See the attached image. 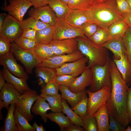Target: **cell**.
I'll return each instance as SVG.
<instances>
[{"label":"cell","mask_w":131,"mask_h":131,"mask_svg":"<svg viewBox=\"0 0 131 131\" xmlns=\"http://www.w3.org/2000/svg\"><path fill=\"white\" fill-rule=\"evenodd\" d=\"M110 70L112 89L106 104L109 114L126 128L130 123L126 106L129 87L113 60L110 62Z\"/></svg>","instance_id":"6da1fadb"},{"label":"cell","mask_w":131,"mask_h":131,"mask_svg":"<svg viewBox=\"0 0 131 131\" xmlns=\"http://www.w3.org/2000/svg\"><path fill=\"white\" fill-rule=\"evenodd\" d=\"M93 22L98 26L108 28L112 24L123 20V14L118 10L115 0H96L89 8Z\"/></svg>","instance_id":"7a4b0ae2"},{"label":"cell","mask_w":131,"mask_h":131,"mask_svg":"<svg viewBox=\"0 0 131 131\" xmlns=\"http://www.w3.org/2000/svg\"><path fill=\"white\" fill-rule=\"evenodd\" d=\"M76 38L78 49L88 59L87 68L106 64L109 57L107 49L95 44L87 37H79Z\"/></svg>","instance_id":"3957f363"},{"label":"cell","mask_w":131,"mask_h":131,"mask_svg":"<svg viewBox=\"0 0 131 131\" xmlns=\"http://www.w3.org/2000/svg\"><path fill=\"white\" fill-rule=\"evenodd\" d=\"M111 59L108 58L106 64L104 65H97L92 67V79L91 84L88 90L95 92L105 87L112 89L110 63Z\"/></svg>","instance_id":"277c9868"},{"label":"cell","mask_w":131,"mask_h":131,"mask_svg":"<svg viewBox=\"0 0 131 131\" xmlns=\"http://www.w3.org/2000/svg\"><path fill=\"white\" fill-rule=\"evenodd\" d=\"M10 51L14 54L16 59L23 65L26 72L29 74H32L34 67H36L42 61L32 50L21 49L14 42L11 43Z\"/></svg>","instance_id":"5b68a950"},{"label":"cell","mask_w":131,"mask_h":131,"mask_svg":"<svg viewBox=\"0 0 131 131\" xmlns=\"http://www.w3.org/2000/svg\"><path fill=\"white\" fill-rule=\"evenodd\" d=\"M53 39L62 40L75 38L78 37H87L83 33L80 28L71 25L64 19H57L54 26Z\"/></svg>","instance_id":"8992f818"},{"label":"cell","mask_w":131,"mask_h":131,"mask_svg":"<svg viewBox=\"0 0 131 131\" xmlns=\"http://www.w3.org/2000/svg\"><path fill=\"white\" fill-rule=\"evenodd\" d=\"M40 96L36 91L31 89L21 94L15 103V107L28 121L32 120L33 117L31 112L32 105Z\"/></svg>","instance_id":"52a82bcc"},{"label":"cell","mask_w":131,"mask_h":131,"mask_svg":"<svg viewBox=\"0 0 131 131\" xmlns=\"http://www.w3.org/2000/svg\"><path fill=\"white\" fill-rule=\"evenodd\" d=\"M89 96L87 115H93L102 106L106 104L110 96L111 90L105 87L95 92L88 90Z\"/></svg>","instance_id":"ba28073f"},{"label":"cell","mask_w":131,"mask_h":131,"mask_svg":"<svg viewBox=\"0 0 131 131\" xmlns=\"http://www.w3.org/2000/svg\"><path fill=\"white\" fill-rule=\"evenodd\" d=\"M23 31L20 22L11 15H7L0 32V36L11 43L21 36Z\"/></svg>","instance_id":"9c48e42d"},{"label":"cell","mask_w":131,"mask_h":131,"mask_svg":"<svg viewBox=\"0 0 131 131\" xmlns=\"http://www.w3.org/2000/svg\"><path fill=\"white\" fill-rule=\"evenodd\" d=\"M78 49L68 54L56 55L43 60L37 66H41L56 69L66 63L73 62L84 57Z\"/></svg>","instance_id":"30bf717a"},{"label":"cell","mask_w":131,"mask_h":131,"mask_svg":"<svg viewBox=\"0 0 131 131\" xmlns=\"http://www.w3.org/2000/svg\"><path fill=\"white\" fill-rule=\"evenodd\" d=\"M88 59L84 57L75 61L66 63L56 69L57 76L69 75L74 77L81 74L86 68Z\"/></svg>","instance_id":"8fae6325"},{"label":"cell","mask_w":131,"mask_h":131,"mask_svg":"<svg viewBox=\"0 0 131 131\" xmlns=\"http://www.w3.org/2000/svg\"><path fill=\"white\" fill-rule=\"evenodd\" d=\"M9 4L3 6V9L20 22L28 10L33 6L28 0H9Z\"/></svg>","instance_id":"7c38bea8"},{"label":"cell","mask_w":131,"mask_h":131,"mask_svg":"<svg viewBox=\"0 0 131 131\" xmlns=\"http://www.w3.org/2000/svg\"><path fill=\"white\" fill-rule=\"evenodd\" d=\"M0 65L15 76L27 80L29 78L27 73L17 62L14 54L10 51L0 56Z\"/></svg>","instance_id":"4fadbf2b"},{"label":"cell","mask_w":131,"mask_h":131,"mask_svg":"<svg viewBox=\"0 0 131 131\" xmlns=\"http://www.w3.org/2000/svg\"><path fill=\"white\" fill-rule=\"evenodd\" d=\"M48 44L56 55L70 54L78 50V42L76 38L54 39Z\"/></svg>","instance_id":"5bb4252c"},{"label":"cell","mask_w":131,"mask_h":131,"mask_svg":"<svg viewBox=\"0 0 131 131\" xmlns=\"http://www.w3.org/2000/svg\"><path fill=\"white\" fill-rule=\"evenodd\" d=\"M28 14L30 16L52 26L55 25L57 21L56 14L47 5L32 8L28 11Z\"/></svg>","instance_id":"9a60e30c"},{"label":"cell","mask_w":131,"mask_h":131,"mask_svg":"<svg viewBox=\"0 0 131 131\" xmlns=\"http://www.w3.org/2000/svg\"><path fill=\"white\" fill-rule=\"evenodd\" d=\"M69 24L80 28L84 24L93 22L89 10H71L64 18Z\"/></svg>","instance_id":"2e32d148"},{"label":"cell","mask_w":131,"mask_h":131,"mask_svg":"<svg viewBox=\"0 0 131 131\" xmlns=\"http://www.w3.org/2000/svg\"><path fill=\"white\" fill-rule=\"evenodd\" d=\"M92 79L91 68L87 67L80 76L74 78L68 86V88L73 92H79L85 89L86 87L90 85Z\"/></svg>","instance_id":"e0dca14e"},{"label":"cell","mask_w":131,"mask_h":131,"mask_svg":"<svg viewBox=\"0 0 131 131\" xmlns=\"http://www.w3.org/2000/svg\"><path fill=\"white\" fill-rule=\"evenodd\" d=\"M0 91V99L7 109L9 105L16 102L21 95L12 85L7 82Z\"/></svg>","instance_id":"ac0fdd59"},{"label":"cell","mask_w":131,"mask_h":131,"mask_svg":"<svg viewBox=\"0 0 131 131\" xmlns=\"http://www.w3.org/2000/svg\"><path fill=\"white\" fill-rule=\"evenodd\" d=\"M123 37L112 38L101 46L111 51L113 54L114 59H120L126 54Z\"/></svg>","instance_id":"d6986e66"},{"label":"cell","mask_w":131,"mask_h":131,"mask_svg":"<svg viewBox=\"0 0 131 131\" xmlns=\"http://www.w3.org/2000/svg\"><path fill=\"white\" fill-rule=\"evenodd\" d=\"M2 71L6 82L12 85L21 94L26 91L31 89L28 86L26 80L15 76L4 67H3Z\"/></svg>","instance_id":"ffe728a7"},{"label":"cell","mask_w":131,"mask_h":131,"mask_svg":"<svg viewBox=\"0 0 131 131\" xmlns=\"http://www.w3.org/2000/svg\"><path fill=\"white\" fill-rule=\"evenodd\" d=\"M59 89L61 92L62 98L66 100L72 107L75 106L87 93L85 89L79 92L74 93L71 91L68 86L62 85H59Z\"/></svg>","instance_id":"44dd1931"},{"label":"cell","mask_w":131,"mask_h":131,"mask_svg":"<svg viewBox=\"0 0 131 131\" xmlns=\"http://www.w3.org/2000/svg\"><path fill=\"white\" fill-rule=\"evenodd\" d=\"M128 86L131 84V63L126 54L120 59L113 60Z\"/></svg>","instance_id":"7402d4cb"},{"label":"cell","mask_w":131,"mask_h":131,"mask_svg":"<svg viewBox=\"0 0 131 131\" xmlns=\"http://www.w3.org/2000/svg\"><path fill=\"white\" fill-rule=\"evenodd\" d=\"M93 115L97 121L98 131H109L110 130L109 113L106 104L100 108Z\"/></svg>","instance_id":"603a6c76"},{"label":"cell","mask_w":131,"mask_h":131,"mask_svg":"<svg viewBox=\"0 0 131 131\" xmlns=\"http://www.w3.org/2000/svg\"><path fill=\"white\" fill-rule=\"evenodd\" d=\"M40 96L32 107L31 111L34 115H40L42 120L46 123L48 119L47 112L50 110V107L49 103L46 102L45 98Z\"/></svg>","instance_id":"cb8c5ba5"},{"label":"cell","mask_w":131,"mask_h":131,"mask_svg":"<svg viewBox=\"0 0 131 131\" xmlns=\"http://www.w3.org/2000/svg\"><path fill=\"white\" fill-rule=\"evenodd\" d=\"M48 5L55 12L57 19H64L71 10L67 4L60 0H48Z\"/></svg>","instance_id":"d4e9b609"},{"label":"cell","mask_w":131,"mask_h":131,"mask_svg":"<svg viewBox=\"0 0 131 131\" xmlns=\"http://www.w3.org/2000/svg\"><path fill=\"white\" fill-rule=\"evenodd\" d=\"M35 72L36 76L41 79L46 84L54 79L57 76L56 69L47 67L36 66Z\"/></svg>","instance_id":"484cf974"},{"label":"cell","mask_w":131,"mask_h":131,"mask_svg":"<svg viewBox=\"0 0 131 131\" xmlns=\"http://www.w3.org/2000/svg\"><path fill=\"white\" fill-rule=\"evenodd\" d=\"M129 26L124 20L116 21L108 28L110 39L116 37H123Z\"/></svg>","instance_id":"4316f807"},{"label":"cell","mask_w":131,"mask_h":131,"mask_svg":"<svg viewBox=\"0 0 131 131\" xmlns=\"http://www.w3.org/2000/svg\"><path fill=\"white\" fill-rule=\"evenodd\" d=\"M47 116L50 120L59 125L61 131H65V129L72 123L69 118L62 112H50L48 114Z\"/></svg>","instance_id":"83f0119b"},{"label":"cell","mask_w":131,"mask_h":131,"mask_svg":"<svg viewBox=\"0 0 131 131\" xmlns=\"http://www.w3.org/2000/svg\"><path fill=\"white\" fill-rule=\"evenodd\" d=\"M108 28L98 26L95 33L89 38L95 44L101 46L110 39Z\"/></svg>","instance_id":"f1b7e54d"},{"label":"cell","mask_w":131,"mask_h":131,"mask_svg":"<svg viewBox=\"0 0 131 131\" xmlns=\"http://www.w3.org/2000/svg\"><path fill=\"white\" fill-rule=\"evenodd\" d=\"M16 105L15 103L10 104L7 109L8 113L3 128L4 131H18L16 125L14 112Z\"/></svg>","instance_id":"f546056e"},{"label":"cell","mask_w":131,"mask_h":131,"mask_svg":"<svg viewBox=\"0 0 131 131\" xmlns=\"http://www.w3.org/2000/svg\"><path fill=\"white\" fill-rule=\"evenodd\" d=\"M54 26L36 31V41L38 44H48L54 40Z\"/></svg>","instance_id":"4dcf8cb0"},{"label":"cell","mask_w":131,"mask_h":131,"mask_svg":"<svg viewBox=\"0 0 131 131\" xmlns=\"http://www.w3.org/2000/svg\"><path fill=\"white\" fill-rule=\"evenodd\" d=\"M32 50L42 61L56 55L48 44H38Z\"/></svg>","instance_id":"1f68e13d"},{"label":"cell","mask_w":131,"mask_h":131,"mask_svg":"<svg viewBox=\"0 0 131 131\" xmlns=\"http://www.w3.org/2000/svg\"><path fill=\"white\" fill-rule=\"evenodd\" d=\"M20 24L23 30L31 28L36 31L44 29L51 25L31 16L20 22Z\"/></svg>","instance_id":"d6a6232c"},{"label":"cell","mask_w":131,"mask_h":131,"mask_svg":"<svg viewBox=\"0 0 131 131\" xmlns=\"http://www.w3.org/2000/svg\"><path fill=\"white\" fill-rule=\"evenodd\" d=\"M14 114L16 125L18 131H35V129L28 122V121L15 107Z\"/></svg>","instance_id":"836d02e7"},{"label":"cell","mask_w":131,"mask_h":131,"mask_svg":"<svg viewBox=\"0 0 131 131\" xmlns=\"http://www.w3.org/2000/svg\"><path fill=\"white\" fill-rule=\"evenodd\" d=\"M44 98L48 102L50 107V110L53 112H62L63 108L61 95L58 94L54 96L40 95Z\"/></svg>","instance_id":"e575fe53"},{"label":"cell","mask_w":131,"mask_h":131,"mask_svg":"<svg viewBox=\"0 0 131 131\" xmlns=\"http://www.w3.org/2000/svg\"><path fill=\"white\" fill-rule=\"evenodd\" d=\"M62 102L63 113L66 114L72 123L83 127L82 117L76 114L70 107L65 99L62 98Z\"/></svg>","instance_id":"d590c367"},{"label":"cell","mask_w":131,"mask_h":131,"mask_svg":"<svg viewBox=\"0 0 131 131\" xmlns=\"http://www.w3.org/2000/svg\"><path fill=\"white\" fill-rule=\"evenodd\" d=\"M19 48L28 50H32L38 44L36 40L30 39L20 36L14 41Z\"/></svg>","instance_id":"8d00e7d4"},{"label":"cell","mask_w":131,"mask_h":131,"mask_svg":"<svg viewBox=\"0 0 131 131\" xmlns=\"http://www.w3.org/2000/svg\"><path fill=\"white\" fill-rule=\"evenodd\" d=\"M59 85L54 79L42 86L40 95L54 96L58 94Z\"/></svg>","instance_id":"74e56055"},{"label":"cell","mask_w":131,"mask_h":131,"mask_svg":"<svg viewBox=\"0 0 131 131\" xmlns=\"http://www.w3.org/2000/svg\"><path fill=\"white\" fill-rule=\"evenodd\" d=\"M92 1L91 0H69L67 5L72 10L88 9Z\"/></svg>","instance_id":"f35d334b"},{"label":"cell","mask_w":131,"mask_h":131,"mask_svg":"<svg viewBox=\"0 0 131 131\" xmlns=\"http://www.w3.org/2000/svg\"><path fill=\"white\" fill-rule=\"evenodd\" d=\"M83 127L86 131H98V125L97 120L93 115H87L82 117Z\"/></svg>","instance_id":"ab89813d"},{"label":"cell","mask_w":131,"mask_h":131,"mask_svg":"<svg viewBox=\"0 0 131 131\" xmlns=\"http://www.w3.org/2000/svg\"><path fill=\"white\" fill-rule=\"evenodd\" d=\"M88 98L86 95L85 97L74 107H72V109L77 115L82 117L87 115V111Z\"/></svg>","instance_id":"60d3db41"},{"label":"cell","mask_w":131,"mask_h":131,"mask_svg":"<svg viewBox=\"0 0 131 131\" xmlns=\"http://www.w3.org/2000/svg\"><path fill=\"white\" fill-rule=\"evenodd\" d=\"M125 48L126 54L129 61L131 63V27H129L123 37Z\"/></svg>","instance_id":"b9f144b4"},{"label":"cell","mask_w":131,"mask_h":131,"mask_svg":"<svg viewBox=\"0 0 131 131\" xmlns=\"http://www.w3.org/2000/svg\"><path fill=\"white\" fill-rule=\"evenodd\" d=\"M98 26L95 23L90 22L84 24L80 28L84 34L89 38L96 31Z\"/></svg>","instance_id":"7bdbcfd3"},{"label":"cell","mask_w":131,"mask_h":131,"mask_svg":"<svg viewBox=\"0 0 131 131\" xmlns=\"http://www.w3.org/2000/svg\"><path fill=\"white\" fill-rule=\"evenodd\" d=\"M74 78L71 75H62L57 76L54 80L59 85H62L68 87Z\"/></svg>","instance_id":"ee69618b"},{"label":"cell","mask_w":131,"mask_h":131,"mask_svg":"<svg viewBox=\"0 0 131 131\" xmlns=\"http://www.w3.org/2000/svg\"><path fill=\"white\" fill-rule=\"evenodd\" d=\"M11 42L0 36V56L10 52Z\"/></svg>","instance_id":"f6af8a7d"},{"label":"cell","mask_w":131,"mask_h":131,"mask_svg":"<svg viewBox=\"0 0 131 131\" xmlns=\"http://www.w3.org/2000/svg\"><path fill=\"white\" fill-rule=\"evenodd\" d=\"M117 8L121 14L124 15L131 12V9L126 0H115Z\"/></svg>","instance_id":"bcb514c9"},{"label":"cell","mask_w":131,"mask_h":131,"mask_svg":"<svg viewBox=\"0 0 131 131\" xmlns=\"http://www.w3.org/2000/svg\"><path fill=\"white\" fill-rule=\"evenodd\" d=\"M109 123L110 130L112 131H125V128L111 115L109 114Z\"/></svg>","instance_id":"7dc6e473"},{"label":"cell","mask_w":131,"mask_h":131,"mask_svg":"<svg viewBox=\"0 0 131 131\" xmlns=\"http://www.w3.org/2000/svg\"><path fill=\"white\" fill-rule=\"evenodd\" d=\"M36 30L31 28L23 30L21 36L33 40H36Z\"/></svg>","instance_id":"c3c4849f"},{"label":"cell","mask_w":131,"mask_h":131,"mask_svg":"<svg viewBox=\"0 0 131 131\" xmlns=\"http://www.w3.org/2000/svg\"><path fill=\"white\" fill-rule=\"evenodd\" d=\"M126 106L130 122L131 123V85L128 89Z\"/></svg>","instance_id":"681fc988"},{"label":"cell","mask_w":131,"mask_h":131,"mask_svg":"<svg viewBox=\"0 0 131 131\" xmlns=\"http://www.w3.org/2000/svg\"><path fill=\"white\" fill-rule=\"evenodd\" d=\"M32 4L34 8H37L48 5V0H28Z\"/></svg>","instance_id":"f907efd6"},{"label":"cell","mask_w":131,"mask_h":131,"mask_svg":"<svg viewBox=\"0 0 131 131\" xmlns=\"http://www.w3.org/2000/svg\"><path fill=\"white\" fill-rule=\"evenodd\" d=\"M66 131H85V129L79 125L72 123L65 130Z\"/></svg>","instance_id":"816d5d0a"},{"label":"cell","mask_w":131,"mask_h":131,"mask_svg":"<svg viewBox=\"0 0 131 131\" xmlns=\"http://www.w3.org/2000/svg\"><path fill=\"white\" fill-rule=\"evenodd\" d=\"M124 20L131 27V12L128 13L124 14Z\"/></svg>","instance_id":"f5cc1de1"},{"label":"cell","mask_w":131,"mask_h":131,"mask_svg":"<svg viewBox=\"0 0 131 131\" xmlns=\"http://www.w3.org/2000/svg\"><path fill=\"white\" fill-rule=\"evenodd\" d=\"M33 126L35 129L36 131H45L46 130L41 124L39 125L35 122H34L33 124Z\"/></svg>","instance_id":"db71d44e"},{"label":"cell","mask_w":131,"mask_h":131,"mask_svg":"<svg viewBox=\"0 0 131 131\" xmlns=\"http://www.w3.org/2000/svg\"><path fill=\"white\" fill-rule=\"evenodd\" d=\"M5 80L2 71L0 72V90L3 87L6 82Z\"/></svg>","instance_id":"11a10c76"},{"label":"cell","mask_w":131,"mask_h":131,"mask_svg":"<svg viewBox=\"0 0 131 131\" xmlns=\"http://www.w3.org/2000/svg\"><path fill=\"white\" fill-rule=\"evenodd\" d=\"M7 15L4 13H1L0 14V32L2 30L5 19Z\"/></svg>","instance_id":"9f6ffc18"},{"label":"cell","mask_w":131,"mask_h":131,"mask_svg":"<svg viewBox=\"0 0 131 131\" xmlns=\"http://www.w3.org/2000/svg\"><path fill=\"white\" fill-rule=\"evenodd\" d=\"M125 131H131V127L129 126L128 125Z\"/></svg>","instance_id":"6f0895ef"},{"label":"cell","mask_w":131,"mask_h":131,"mask_svg":"<svg viewBox=\"0 0 131 131\" xmlns=\"http://www.w3.org/2000/svg\"><path fill=\"white\" fill-rule=\"evenodd\" d=\"M128 2L131 9V0H126Z\"/></svg>","instance_id":"680465c9"},{"label":"cell","mask_w":131,"mask_h":131,"mask_svg":"<svg viewBox=\"0 0 131 131\" xmlns=\"http://www.w3.org/2000/svg\"><path fill=\"white\" fill-rule=\"evenodd\" d=\"M64 3L67 4L69 0H60Z\"/></svg>","instance_id":"91938a15"},{"label":"cell","mask_w":131,"mask_h":131,"mask_svg":"<svg viewBox=\"0 0 131 131\" xmlns=\"http://www.w3.org/2000/svg\"><path fill=\"white\" fill-rule=\"evenodd\" d=\"M7 5V4L6 2V0H4V3L3 6H6Z\"/></svg>","instance_id":"94428289"},{"label":"cell","mask_w":131,"mask_h":131,"mask_svg":"<svg viewBox=\"0 0 131 131\" xmlns=\"http://www.w3.org/2000/svg\"><path fill=\"white\" fill-rule=\"evenodd\" d=\"M92 1H93L96 0H91Z\"/></svg>","instance_id":"6125c7cd"}]
</instances>
